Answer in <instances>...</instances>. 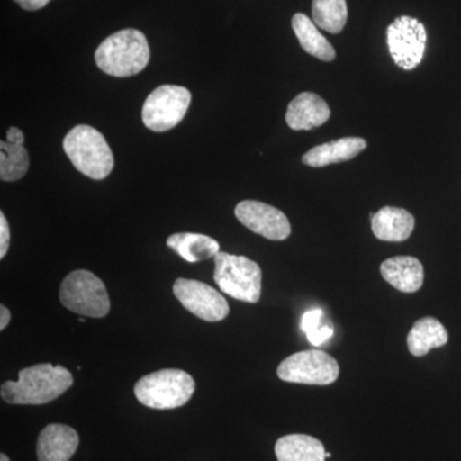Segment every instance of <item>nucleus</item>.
I'll list each match as a JSON object with an SVG mask.
<instances>
[{
	"label": "nucleus",
	"mask_w": 461,
	"mask_h": 461,
	"mask_svg": "<svg viewBox=\"0 0 461 461\" xmlns=\"http://www.w3.org/2000/svg\"><path fill=\"white\" fill-rule=\"evenodd\" d=\"M366 148V141L362 138H342L311 149L303 157V163L315 168L335 165L353 159Z\"/></svg>",
	"instance_id": "dca6fc26"
},
{
	"label": "nucleus",
	"mask_w": 461,
	"mask_h": 461,
	"mask_svg": "<svg viewBox=\"0 0 461 461\" xmlns=\"http://www.w3.org/2000/svg\"><path fill=\"white\" fill-rule=\"evenodd\" d=\"M21 5V8L25 11H39V9L44 8L50 0H14Z\"/></svg>",
	"instance_id": "393cba45"
},
{
	"label": "nucleus",
	"mask_w": 461,
	"mask_h": 461,
	"mask_svg": "<svg viewBox=\"0 0 461 461\" xmlns=\"http://www.w3.org/2000/svg\"><path fill=\"white\" fill-rule=\"evenodd\" d=\"M7 141L11 142V144L23 145L25 135L17 127H11L7 132Z\"/></svg>",
	"instance_id": "a878e982"
},
{
	"label": "nucleus",
	"mask_w": 461,
	"mask_h": 461,
	"mask_svg": "<svg viewBox=\"0 0 461 461\" xmlns=\"http://www.w3.org/2000/svg\"><path fill=\"white\" fill-rule=\"evenodd\" d=\"M448 342L444 324L436 318L426 317L415 321L408 335V348L411 355L420 357L432 348H441Z\"/></svg>",
	"instance_id": "6ab92c4d"
},
{
	"label": "nucleus",
	"mask_w": 461,
	"mask_h": 461,
	"mask_svg": "<svg viewBox=\"0 0 461 461\" xmlns=\"http://www.w3.org/2000/svg\"><path fill=\"white\" fill-rule=\"evenodd\" d=\"M11 321V312L5 305L0 306V330H5Z\"/></svg>",
	"instance_id": "bb28decb"
},
{
	"label": "nucleus",
	"mask_w": 461,
	"mask_h": 461,
	"mask_svg": "<svg viewBox=\"0 0 461 461\" xmlns=\"http://www.w3.org/2000/svg\"><path fill=\"white\" fill-rule=\"evenodd\" d=\"M371 220L375 238L387 242L406 241L411 238L415 226L411 213L396 206H384L373 214Z\"/></svg>",
	"instance_id": "2eb2a0df"
},
{
	"label": "nucleus",
	"mask_w": 461,
	"mask_h": 461,
	"mask_svg": "<svg viewBox=\"0 0 461 461\" xmlns=\"http://www.w3.org/2000/svg\"><path fill=\"white\" fill-rule=\"evenodd\" d=\"M191 104V93L178 85H162L145 100L142 122L154 132H166L184 120Z\"/></svg>",
	"instance_id": "0eeeda50"
},
{
	"label": "nucleus",
	"mask_w": 461,
	"mask_h": 461,
	"mask_svg": "<svg viewBox=\"0 0 461 461\" xmlns=\"http://www.w3.org/2000/svg\"><path fill=\"white\" fill-rule=\"evenodd\" d=\"M339 375V363L324 351L306 350L290 355L278 366V378L290 384L327 386Z\"/></svg>",
	"instance_id": "6e6552de"
},
{
	"label": "nucleus",
	"mask_w": 461,
	"mask_h": 461,
	"mask_svg": "<svg viewBox=\"0 0 461 461\" xmlns=\"http://www.w3.org/2000/svg\"><path fill=\"white\" fill-rule=\"evenodd\" d=\"M278 461H324L326 450L320 439L308 435L281 437L275 446Z\"/></svg>",
	"instance_id": "a211bd4d"
},
{
	"label": "nucleus",
	"mask_w": 461,
	"mask_h": 461,
	"mask_svg": "<svg viewBox=\"0 0 461 461\" xmlns=\"http://www.w3.org/2000/svg\"><path fill=\"white\" fill-rule=\"evenodd\" d=\"M291 23H293L297 41H299L306 53L318 58V59L324 60V62H330V60L335 59V48L321 35L313 20L305 16L304 14H296Z\"/></svg>",
	"instance_id": "aec40b11"
},
{
	"label": "nucleus",
	"mask_w": 461,
	"mask_h": 461,
	"mask_svg": "<svg viewBox=\"0 0 461 461\" xmlns=\"http://www.w3.org/2000/svg\"><path fill=\"white\" fill-rule=\"evenodd\" d=\"M387 45L396 66L411 71L420 65L426 53V27L414 17L396 18L387 27Z\"/></svg>",
	"instance_id": "1a4fd4ad"
},
{
	"label": "nucleus",
	"mask_w": 461,
	"mask_h": 461,
	"mask_svg": "<svg viewBox=\"0 0 461 461\" xmlns=\"http://www.w3.org/2000/svg\"><path fill=\"white\" fill-rule=\"evenodd\" d=\"M9 241H11V232H9L8 221L2 212L0 213V259L8 253Z\"/></svg>",
	"instance_id": "b1692460"
},
{
	"label": "nucleus",
	"mask_w": 461,
	"mask_h": 461,
	"mask_svg": "<svg viewBox=\"0 0 461 461\" xmlns=\"http://www.w3.org/2000/svg\"><path fill=\"white\" fill-rule=\"evenodd\" d=\"M63 149L75 168L93 180H104L113 171V153L104 135L94 127H74L67 133Z\"/></svg>",
	"instance_id": "7ed1b4c3"
},
{
	"label": "nucleus",
	"mask_w": 461,
	"mask_h": 461,
	"mask_svg": "<svg viewBox=\"0 0 461 461\" xmlns=\"http://www.w3.org/2000/svg\"><path fill=\"white\" fill-rule=\"evenodd\" d=\"M330 456H332V455H330V453H326V459H330Z\"/></svg>",
	"instance_id": "c85d7f7f"
},
{
	"label": "nucleus",
	"mask_w": 461,
	"mask_h": 461,
	"mask_svg": "<svg viewBox=\"0 0 461 461\" xmlns=\"http://www.w3.org/2000/svg\"><path fill=\"white\" fill-rule=\"evenodd\" d=\"M381 275L402 293H417L423 286L424 268L414 257H393L381 264Z\"/></svg>",
	"instance_id": "4468645a"
},
{
	"label": "nucleus",
	"mask_w": 461,
	"mask_h": 461,
	"mask_svg": "<svg viewBox=\"0 0 461 461\" xmlns=\"http://www.w3.org/2000/svg\"><path fill=\"white\" fill-rule=\"evenodd\" d=\"M173 294L186 311L200 320L220 321L230 313L227 300L204 282L178 278L173 285Z\"/></svg>",
	"instance_id": "9d476101"
},
{
	"label": "nucleus",
	"mask_w": 461,
	"mask_h": 461,
	"mask_svg": "<svg viewBox=\"0 0 461 461\" xmlns=\"http://www.w3.org/2000/svg\"><path fill=\"white\" fill-rule=\"evenodd\" d=\"M59 299L68 311L84 317L103 318L111 311L104 282L85 269L67 276L60 285Z\"/></svg>",
	"instance_id": "423d86ee"
},
{
	"label": "nucleus",
	"mask_w": 461,
	"mask_h": 461,
	"mask_svg": "<svg viewBox=\"0 0 461 461\" xmlns=\"http://www.w3.org/2000/svg\"><path fill=\"white\" fill-rule=\"evenodd\" d=\"M77 432L66 424H50L39 435L38 461H69L77 450Z\"/></svg>",
	"instance_id": "f8f14e48"
},
{
	"label": "nucleus",
	"mask_w": 461,
	"mask_h": 461,
	"mask_svg": "<svg viewBox=\"0 0 461 461\" xmlns=\"http://www.w3.org/2000/svg\"><path fill=\"white\" fill-rule=\"evenodd\" d=\"M330 115V109L324 99L304 91L288 104L286 122L295 131H309L326 123Z\"/></svg>",
	"instance_id": "ddd939ff"
},
{
	"label": "nucleus",
	"mask_w": 461,
	"mask_h": 461,
	"mask_svg": "<svg viewBox=\"0 0 461 461\" xmlns=\"http://www.w3.org/2000/svg\"><path fill=\"white\" fill-rule=\"evenodd\" d=\"M312 14L315 25L324 32L339 33L348 21L346 0H313Z\"/></svg>",
	"instance_id": "412c9836"
},
{
	"label": "nucleus",
	"mask_w": 461,
	"mask_h": 461,
	"mask_svg": "<svg viewBox=\"0 0 461 461\" xmlns=\"http://www.w3.org/2000/svg\"><path fill=\"white\" fill-rule=\"evenodd\" d=\"M150 60V48L144 33L135 29L121 30L108 36L95 51L96 66L114 77L140 74Z\"/></svg>",
	"instance_id": "f03ea898"
},
{
	"label": "nucleus",
	"mask_w": 461,
	"mask_h": 461,
	"mask_svg": "<svg viewBox=\"0 0 461 461\" xmlns=\"http://www.w3.org/2000/svg\"><path fill=\"white\" fill-rule=\"evenodd\" d=\"M29 153L23 145L0 141V178L5 182L21 180L29 169Z\"/></svg>",
	"instance_id": "4be33fe9"
},
{
	"label": "nucleus",
	"mask_w": 461,
	"mask_h": 461,
	"mask_svg": "<svg viewBox=\"0 0 461 461\" xmlns=\"http://www.w3.org/2000/svg\"><path fill=\"white\" fill-rule=\"evenodd\" d=\"M167 245L189 263L211 259L220 253V242L202 233H175L167 239Z\"/></svg>",
	"instance_id": "f3484780"
},
{
	"label": "nucleus",
	"mask_w": 461,
	"mask_h": 461,
	"mask_svg": "<svg viewBox=\"0 0 461 461\" xmlns=\"http://www.w3.org/2000/svg\"><path fill=\"white\" fill-rule=\"evenodd\" d=\"M0 461H9V457L5 454L0 455Z\"/></svg>",
	"instance_id": "cd10ccee"
},
{
	"label": "nucleus",
	"mask_w": 461,
	"mask_h": 461,
	"mask_svg": "<svg viewBox=\"0 0 461 461\" xmlns=\"http://www.w3.org/2000/svg\"><path fill=\"white\" fill-rule=\"evenodd\" d=\"M235 215L247 229L263 238L281 241L290 236L291 224L286 215L266 203L245 200L236 206Z\"/></svg>",
	"instance_id": "9b49d317"
},
{
	"label": "nucleus",
	"mask_w": 461,
	"mask_h": 461,
	"mask_svg": "<svg viewBox=\"0 0 461 461\" xmlns=\"http://www.w3.org/2000/svg\"><path fill=\"white\" fill-rule=\"evenodd\" d=\"M214 281L227 295L245 303L259 302L262 294V269L244 256L220 251L214 257Z\"/></svg>",
	"instance_id": "39448f33"
},
{
	"label": "nucleus",
	"mask_w": 461,
	"mask_h": 461,
	"mask_svg": "<svg viewBox=\"0 0 461 461\" xmlns=\"http://www.w3.org/2000/svg\"><path fill=\"white\" fill-rule=\"evenodd\" d=\"M323 311L321 309H313V311L306 312L302 318V330L305 333L309 342L314 346L323 345L324 342L329 341L332 338L333 330L332 326L330 324L321 323L323 320Z\"/></svg>",
	"instance_id": "5701e85b"
},
{
	"label": "nucleus",
	"mask_w": 461,
	"mask_h": 461,
	"mask_svg": "<svg viewBox=\"0 0 461 461\" xmlns=\"http://www.w3.org/2000/svg\"><path fill=\"white\" fill-rule=\"evenodd\" d=\"M195 381L181 369H162L139 379L135 396L142 405L158 411L180 408L195 393Z\"/></svg>",
	"instance_id": "20e7f679"
},
{
	"label": "nucleus",
	"mask_w": 461,
	"mask_h": 461,
	"mask_svg": "<svg viewBox=\"0 0 461 461\" xmlns=\"http://www.w3.org/2000/svg\"><path fill=\"white\" fill-rule=\"evenodd\" d=\"M74 384L65 366L36 364L18 373L17 381L2 384V399L14 405H42L62 396Z\"/></svg>",
	"instance_id": "f257e3e1"
}]
</instances>
